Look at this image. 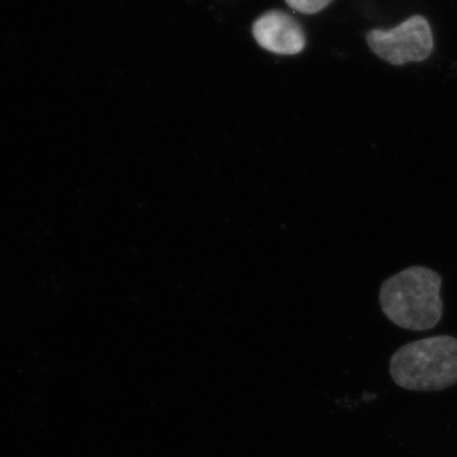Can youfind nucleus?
<instances>
[{
	"instance_id": "f257e3e1",
	"label": "nucleus",
	"mask_w": 457,
	"mask_h": 457,
	"mask_svg": "<svg viewBox=\"0 0 457 457\" xmlns=\"http://www.w3.org/2000/svg\"><path fill=\"white\" fill-rule=\"evenodd\" d=\"M441 287L440 273L422 266L408 267L381 285V311L403 329H433L444 315Z\"/></svg>"
},
{
	"instance_id": "f03ea898",
	"label": "nucleus",
	"mask_w": 457,
	"mask_h": 457,
	"mask_svg": "<svg viewBox=\"0 0 457 457\" xmlns=\"http://www.w3.org/2000/svg\"><path fill=\"white\" fill-rule=\"evenodd\" d=\"M394 383L411 392H440L457 384V338L436 336L400 347L390 360Z\"/></svg>"
},
{
	"instance_id": "7ed1b4c3",
	"label": "nucleus",
	"mask_w": 457,
	"mask_h": 457,
	"mask_svg": "<svg viewBox=\"0 0 457 457\" xmlns=\"http://www.w3.org/2000/svg\"><path fill=\"white\" fill-rule=\"evenodd\" d=\"M368 44L376 55L392 65L423 62L431 55V27L423 17L414 16L393 29H374L368 35Z\"/></svg>"
},
{
	"instance_id": "20e7f679",
	"label": "nucleus",
	"mask_w": 457,
	"mask_h": 457,
	"mask_svg": "<svg viewBox=\"0 0 457 457\" xmlns=\"http://www.w3.org/2000/svg\"><path fill=\"white\" fill-rule=\"evenodd\" d=\"M253 36L263 49L278 55H295L305 47L302 27L284 12L270 11L258 18Z\"/></svg>"
},
{
	"instance_id": "39448f33",
	"label": "nucleus",
	"mask_w": 457,
	"mask_h": 457,
	"mask_svg": "<svg viewBox=\"0 0 457 457\" xmlns=\"http://www.w3.org/2000/svg\"><path fill=\"white\" fill-rule=\"evenodd\" d=\"M332 0H286L288 5L295 11L305 14L318 13L327 7Z\"/></svg>"
}]
</instances>
